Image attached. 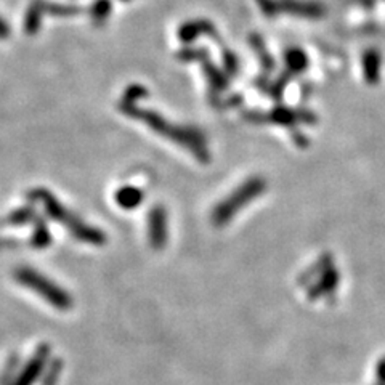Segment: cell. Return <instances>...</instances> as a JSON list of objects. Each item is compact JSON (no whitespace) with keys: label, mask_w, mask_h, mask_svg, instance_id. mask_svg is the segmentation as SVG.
I'll return each mask as SVG.
<instances>
[{"label":"cell","mask_w":385,"mask_h":385,"mask_svg":"<svg viewBox=\"0 0 385 385\" xmlns=\"http://www.w3.org/2000/svg\"><path fill=\"white\" fill-rule=\"evenodd\" d=\"M266 183L262 177H252L241 187L227 196L222 203L217 205L212 212V222L215 227H223L230 222L239 210L245 208L249 203H252L255 198H259L265 191Z\"/></svg>","instance_id":"2"},{"label":"cell","mask_w":385,"mask_h":385,"mask_svg":"<svg viewBox=\"0 0 385 385\" xmlns=\"http://www.w3.org/2000/svg\"><path fill=\"white\" fill-rule=\"evenodd\" d=\"M270 119L278 122V124H292V122H297L300 117L297 116V113H294V111H289L286 108H280L271 114Z\"/></svg>","instance_id":"13"},{"label":"cell","mask_w":385,"mask_h":385,"mask_svg":"<svg viewBox=\"0 0 385 385\" xmlns=\"http://www.w3.org/2000/svg\"><path fill=\"white\" fill-rule=\"evenodd\" d=\"M260 7L264 8L266 15H275L280 10H286V12L305 15V16H318L321 12V7L316 4H304L295 2V0H283V2H273V0H259Z\"/></svg>","instance_id":"5"},{"label":"cell","mask_w":385,"mask_h":385,"mask_svg":"<svg viewBox=\"0 0 385 385\" xmlns=\"http://www.w3.org/2000/svg\"><path fill=\"white\" fill-rule=\"evenodd\" d=\"M365 72H366V79L370 82H376L377 76H379V61L376 53L370 55L366 58V65H365Z\"/></svg>","instance_id":"15"},{"label":"cell","mask_w":385,"mask_h":385,"mask_svg":"<svg viewBox=\"0 0 385 385\" xmlns=\"http://www.w3.org/2000/svg\"><path fill=\"white\" fill-rule=\"evenodd\" d=\"M109 12H111L109 0H98V2L93 5L92 16H93V20L97 21V23H102V21H104L106 18H108Z\"/></svg>","instance_id":"14"},{"label":"cell","mask_w":385,"mask_h":385,"mask_svg":"<svg viewBox=\"0 0 385 385\" xmlns=\"http://www.w3.org/2000/svg\"><path fill=\"white\" fill-rule=\"evenodd\" d=\"M8 34H10V29H8L7 23H5V21L0 18V39H5Z\"/></svg>","instance_id":"17"},{"label":"cell","mask_w":385,"mask_h":385,"mask_svg":"<svg viewBox=\"0 0 385 385\" xmlns=\"http://www.w3.org/2000/svg\"><path fill=\"white\" fill-rule=\"evenodd\" d=\"M36 198L41 199L43 204H46V209L50 215L53 217L55 220L60 222L61 225L68 228L72 236L81 239L83 243H90L95 245H100L106 241L104 233H102L97 228L88 227L87 223L81 222L77 217L71 214L69 210H66L63 205H61L57 199H55L52 194L47 191H36Z\"/></svg>","instance_id":"3"},{"label":"cell","mask_w":385,"mask_h":385,"mask_svg":"<svg viewBox=\"0 0 385 385\" xmlns=\"http://www.w3.org/2000/svg\"><path fill=\"white\" fill-rule=\"evenodd\" d=\"M377 381L379 385H385V358H382L377 365Z\"/></svg>","instance_id":"16"},{"label":"cell","mask_w":385,"mask_h":385,"mask_svg":"<svg viewBox=\"0 0 385 385\" xmlns=\"http://www.w3.org/2000/svg\"><path fill=\"white\" fill-rule=\"evenodd\" d=\"M320 266H321L320 280H318V283H315L310 289L311 299L323 297V295L334 292L339 284V273L336 270V266H332L331 259H329L327 255L323 260H320Z\"/></svg>","instance_id":"7"},{"label":"cell","mask_w":385,"mask_h":385,"mask_svg":"<svg viewBox=\"0 0 385 385\" xmlns=\"http://www.w3.org/2000/svg\"><path fill=\"white\" fill-rule=\"evenodd\" d=\"M116 203L121 205L122 209H135L143 203L144 194L142 189L133 187H124L116 193Z\"/></svg>","instance_id":"9"},{"label":"cell","mask_w":385,"mask_h":385,"mask_svg":"<svg viewBox=\"0 0 385 385\" xmlns=\"http://www.w3.org/2000/svg\"><path fill=\"white\" fill-rule=\"evenodd\" d=\"M43 15V8H42V0H34L31 4L29 10H27L26 18H25V31L27 34H34L41 26V20Z\"/></svg>","instance_id":"10"},{"label":"cell","mask_w":385,"mask_h":385,"mask_svg":"<svg viewBox=\"0 0 385 385\" xmlns=\"http://www.w3.org/2000/svg\"><path fill=\"white\" fill-rule=\"evenodd\" d=\"M288 66L292 72H300L306 68V57L302 50H289L286 55Z\"/></svg>","instance_id":"12"},{"label":"cell","mask_w":385,"mask_h":385,"mask_svg":"<svg viewBox=\"0 0 385 385\" xmlns=\"http://www.w3.org/2000/svg\"><path fill=\"white\" fill-rule=\"evenodd\" d=\"M47 356H48V349L46 347V345H43V347L39 349L37 353L32 356L29 365H27V367L23 371V374H21L15 385H32L34 384L36 379L41 376L43 366H46Z\"/></svg>","instance_id":"8"},{"label":"cell","mask_w":385,"mask_h":385,"mask_svg":"<svg viewBox=\"0 0 385 385\" xmlns=\"http://www.w3.org/2000/svg\"><path fill=\"white\" fill-rule=\"evenodd\" d=\"M16 280H18L23 286L29 288L31 291L37 292L43 300L48 304L57 306L58 310H69L72 305L71 295L63 291L60 286H57L53 281H50L41 273L34 271L32 269H20L16 271Z\"/></svg>","instance_id":"4"},{"label":"cell","mask_w":385,"mask_h":385,"mask_svg":"<svg viewBox=\"0 0 385 385\" xmlns=\"http://www.w3.org/2000/svg\"><path fill=\"white\" fill-rule=\"evenodd\" d=\"M121 108L128 116L137 117V119L147 122L149 127H153V130L161 133V135L170 138V140H174L175 143L182 144V147H185L194 156H196L199 161H203V163L209 161L208 148H205V143L203 140V137H201V133L172 126L166 119H163V117H161L159 114L153 113V111L137 108V106H133V103L122 102Z\"/></svg>","instance_id":"1"},{"label":"cell","mask_w":385,"mask_h":385,"mask_svg":"<svg viewBox=\"0 0 385 385\" xmlns=\"http://www.w3.org/2000/svg\"><path fill=\"white\" fill-rule=\"evenodd\" d=\"M167 214L164 208H158L151 209V212L148 214V238H149V244L154 249H163L167 241Z\"/></svg>","instance_id":"6"},{"label":"cell","mask_w":385,"mask_h":385,"mask_svg":"<svg viewBox=\"0 0 385 385\" xmlns=\"http://www.w3.org/2000/svg\"><path fill=\"white\" fill-rule=\"evenodd\" d=\"M199 32L215 34L214 27H212V25L208 23V21H193V23H188V25L183 26L180 29V32H178V36H180L185 42H189V41H193V39L196 37Z\"/></svg>","instance_id":"11"}]
</instances>
